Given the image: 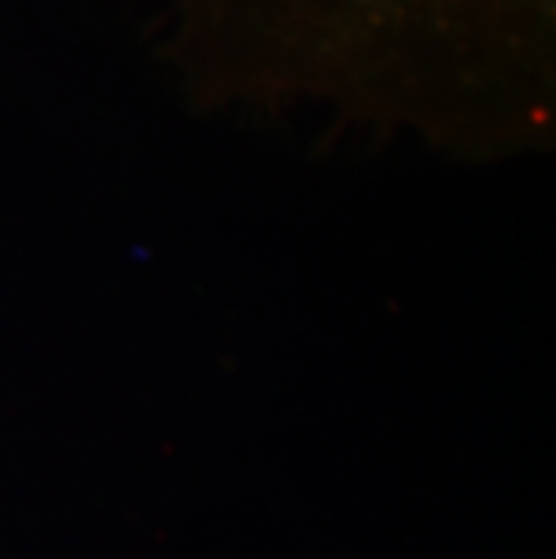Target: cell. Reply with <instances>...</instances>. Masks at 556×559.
I'll use <instances>...</instances> for the list:
<instances>
[{
  "mask_svg": "<svg viewBox=\"0 0 556 559\" xmlns=\"http://www.w3.org/2000/svg\"><path fill=\"white\" fill-rule=\"evenodd\" d=\"M177 69L224 98L315 102L445 141L546 123L556 0H145Z\"/></svg>",
  "mask_w": 556,
  "mask_h": 559,
  "instance_id": "cell-1",
  "label": "cell"
}]
</instances>
